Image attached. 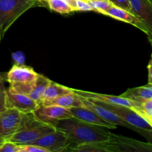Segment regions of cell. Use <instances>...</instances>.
Instances as JSON below:
<instances>
[{
  "label": "cell",
  "mask_w": 152,
  "mask_h": 152,
  "mask_svg": "<svg viewBox=\"0 0 152 152\" xmlns=\"http://www.w3.org/2000/svg\"><path fill=\"white\" fill-rule=\"evenodd\" d=\"M55 127L64 131L68 134L71 142L70 146L104 142L108 140L111 134L106 128L86 123L73 117L59 120Z\"/></svg>",
  "instance_id": "6da1fadb"
},
{
  "label": "cell",
  "mask_w": 152,
  "mask_h": 152,
  "mask_svg": "<svg viewBox=\"0 0 152 152\" xmlns=\"http://www.w3.org/2000/svg\"><path fill=\"white\" fill-rule=\"evenodd\" d=\"M39 4V0H0V42L18 18Z\"/></svg>",
  "instance_id": "7a4b0ae2"
},
{
  "label": "cell",
  "mask_w": 152,
  "mask_h": 152,
  "mask_svg": "<svg viewBox=\"0 0 152 152\" xmlns=\"http://www.w3.org/2000/svg\"><path fill=\"white\" fill-rule=\"evenodd\" d=\"M37 73L27 65H13L6 74V82L9 83L8 89L28 95L35 86Z\"/></svg>",
  "instance_id": "3957f363"
},
{
  "label": "cell",
  "mask_w": 152,
  "mask_h": 152,
  "mask_svg": "<svg viewBox=\"0 0 152 152\" xmlns=\"http://www.w3.org/2000/svg\"><path fill=\"white\" fill-rule=\"evenodd\" d=\"M87 99L91 101L94 103L97 104V105H101V106L110 110L131 126L137 128V129H142V130L152 132V124H151L145 117H142V115H140L139 113H137L132 108L123 106V105L106 103V102L96 100V99H88V98Z\"/></svg>",
  "instance_id": "277c9868"
},
{
  "label": "cell",
  "mask_w": 152,
  "mask_h": 152,
  "mask_svg": "<svg viewBox=\"0 0 152 152\" xmlns=\"http://www.w3.org/2000/svg\"><path fill=\"white\" fill-rule=\"evenodd\" d=\"M80 97H81L83 105L85 107L93 111L94 112L97 114L99 117H101L102 119L106 120L107 122H108V123H111L113 125H115V126H123V127L127 128L129 129H131V130L134 131V132H137V133L140 134V135L143 136L144 137L148 140V142H151V143L152 132L142 130V129H140L136 127H134V126H131L129 123H126V121H124L123 119L120 118L119 116H117V114H114V112L111 111L110 110L107 109V108H104V107L101 106V105H97V104L94 103L88 99L87 98L83 97V96H80Z\"/></svg>",
  "instance_id": "5b68a950"
},
{
  "label": "cell",
  "mask_w": 152,
  "mask_h": 152,
  "mask_svg": "<svg viewBox=\"0 0 152 152\" xmlns=\"http://www.w3.org/2000/svg\"><path fill=\"white\" fill-rule=\"evenodd\" d=\"M110 152H151V142H140L111 133L108 140Z\"/></svg>",
  "instance_id": "8992f818"
},
{
  "label": "cell",
  "mask_w": 152,
  "mask_h": 152,
  "mask_svg": "<svg viewBox=\"0 0 152 152\" xmlns=\"http://www.w3.org/2000/svg\"><path fill=\"white\" fill-rule=\"evenodd\" d=\"M30 144H34L42 147L48 152L65 151L71 145L68 134L64 131L56 128L53 132L42 137L39 139Z\"/></svg>",
  "instance_id": "52a82bcc"
},
{
  "label": "cell",
  "mask_w": 152,
  "mask_h": 152,
  "mask_svg": "<svg viewBox=\"0 0 152 152\" xmlns=\"http://www.w3.org/2000/svg\"><path fill=\"white\" fill-rule=\"evenodd\" d=\"M33 113L39 120L53 126L59 120L73 117L69 108L58 105H39Z\"/></svg>",
  "instance_id": "ba28073f"
},
{
  "label": "cell",
  "mask_w": 152,
  "mask_h": 152,
  "mask_svg": "<svg viewBox=\"0 0 152 152\" xmlns=\"http://www.w3.org/2000/svg\"><path fill=\"white\" fill-rule=\"evenodd\" d=\"M71 90H72V91L74 94H76L79 95L80 96H83V97L96 99V100L102 101V102H106V103L129 107V108H131L134 110V111H136L137 112L139 113L140 115H142L143 117L142 113V109H141V103H140V102L126 99V98L123 97L121 96H113V95L102 94L77 90V89L74 88H71Z\"/></svg>",
  "instance_id": "9c48e42d"
},
{
  "label": "cell",
  "mask_w": 152,
  "mask_h": 152,
  "mask_svg": "<svg viewBox=\"0 0 152 152\" xmlns=\"http://www.w3.org/2000/svg\"><path fill=\"white\" fill-rule=\"evenodd\" d=\"M22 113L16 108H7L0 112V137L8 140L18 131Z\"/></svg>",
  "instance_id": "30bf717a"
},
{
  "label": "cell",
  "mask_w": 152,
  "mask_h": 152,
  "mask_svg": "<svg viewBox=\"0 0 152 152\" xmlns=\"http://www.w3.org/2000/svg\"><path fill=\"white\" fill-rule=\"evenodd\" d=\"M55 129V126L48 124H44L37 127L29 128L16 132L8 140L18 145L30 144L42 137L53 132Z\"/></svg>",
  "instance_id": "8fae6325"
},
{
  "label": "cell",
  "mask_w": 152,
  "mask_h": 152,
  "mask_svg": "<svg viewBox=\"0 0 152 152\" xmlns=\"http://www.w3.org/2000/svg\"><path fill=\"white\" fill-rule=\"evenodd\" d=\"M101 14L105 15V16H110L111 18L117 19V20L122 21V22H126V23L131 24V25H134L138 29L141 30L142 32L148 35V39H149L150 42L151 41V37H152V32L148 30L146 25L140 20L138 17H137L134 14L131 13L130 11L124 10V9L120 8L116 6L111 4V7L106 10L105 11L102 12Z\"/></svg>",
  "instance_id": "7c38bea8"
},
{
  "label": "cell",
  "mask_w": 152,
  "mask_h": 152,
  "mask_svg": "<svg viewBox=\"0 0 152 152\" xmlns=\"http://www.w3.org/2000/svg\"><path fill=\"white\" fill-rule=\"evenodd\" d=\"M38 104L31 99L28 95L16 93L10 89H7L6 108H16L21 113L33 112L38 106Z\"/></svg>",
  "instance_id": "4fadbf2b"
},
{
  "label": "cell",
  "mask_w": 152,
  "mask_h": 152,
  "mask_svg": "<svg viewBox=\"0 0 152 152\" xmlns=\"http://www.w3.org/2000/svg\"><path fill=\"white\" fill-rule=\"evenodd\" d=\"M69 110L73 117H75L86 123L102 126L108 129H115L117 128V126L108 123L106 120L99 117L97 114L85 106L72 107L69 108Z\"/></svg>",
  "instance_id": "5bb4252c"
},
{
  "label": "cell",
  "mask_w": 152,
  "mask_h": 152,
  "mask_svg": "<svg viewBox=\"0 0 152 152\" xmlns=\"http://www.w3.org/2000/svg\"><path fill=\"white\" fill-rule=\"evenodd\" d=\"M131 13L139 18L152 32L151 0H129Z\"/></svg>",
  "instance_id": "9a60e30c"
},
{
  "label": "cell",
  "mask_w": 152,
  "mask_h": 152,
  "mask_svg": "<svg viewBox=\"0 0 152 152\" xmlns=\"http://www.w3.org/2000/svg\"><path fill=\"white\" fill-rule=\"evenodd\" d=\"M39 105H58L66 108H71L72 107L84 106L81 97L79 95L76 94L74 92L68 94H64L59 96L54 99L49 100H42Z\"/></svg>",
  "instance_id": "2e32d148"
},
{
  "label": "cell",
  "mask_w": 152,
  "mask_h": 152,
  "mask_svg": "<svg viewBox=\"0 0 152 152\" xmlns=\"http://www.w3.org/2000/svg\"><path fill=\"white\" fill-rule=\"evenodd\" d=\"M120 96L142 103L147 99H152V85L147 84L140 87L129 88Z\"/></svg>",
  "instance_id": "e0dca14e"
},
{
  "label": "cell",
  "mask_w": 152,
  "mask_h": 152,
  "mask_svg": "<svg viewBox=\"0 0 152 152\" xmlns=\"http://www.w3.org/2000/svg\"><path fill=\"white\" fill-rule=\"evenodd\" d=\"M71 93H73L71 88L66 87V86H62L60 84H58V83L50 80L48 86L43 93L41 102L42 100H49V99H54L58 96H62V95Z\"/></svg>",
  "instance_id": "ac0fdd59"
},
{
  "label": "cell",
  "mask_w": 152,
  "mask_h": 152,
  "mask_svg": "<svg viewBox=\"0 0 152 152\" xmlns=\"http://www.w3.org/2000/svg\"><path fill=\"white\" fill-rule=\"evenodd\" d=\"M50 81V80H49L48 77H45L42 74H37L35 86H34L32 91L28 94V96L31 99H34L38 105H39V103L41 102L42 96L46 88L48 86Z\"/></svg>",
  "instance_id": "d6986e66"
},
{
  "label": "cell",
  "mask_w": 152,
  "mask_h": 152,
  "mask_svg": "<svg viewBox=\"0 0 152 152\" xmlns=\"http://www.w3.org/2000/svg\"><path fill=\"white\" fill-rule=\"evenodd\" d=\"M41 4H46L53 11L61 14H68L74 12L68 0H39Z\"/></svg>",
  "instance_id": "ffe728a7"
},
{
  "label": "cell",
  "mask_w": 152,
  "mask_h": 152,
  "mask_svg": "<svg viewBox=\"0 0 152 152\" xmlns=\"http://www.w3.org/2000/svg\"><path fill=\"white\" fill-rule=\"evenodd\" d=\"M91 10L99 13L108 10L111 6V3L108 0H86Z\"/></svg>",
  "instance_id": "44dd1931"
},
{
  "label": "cell",
  "mask_w": 152,
  "mask_h": 152,
  "mask_svg": "<svg viewBox=\"0 0 152 152\" xmlns=\"http://www.w3.org/2000/svg\"><path fill=\"white\" fill-rule=\"evenodd\" d=\"M6 74L0 73V112L7 109L6 108V96L7 88L5 87Z\"/></svg>",
  "instance_id": "7402d4cb"
},
{
  "label": "cell",
  "mask_w": 152,
  "mask_h": 152,
  "mask_svg": "<svg viewBox=\"0 0 152 152\" xmlns=\"http://www.w3.org/2000/svg\"><path fill=\"white\" fill-rule=\"evenodd\" d=\"M74 11H91V7L86 0H68Z\"/></svg>",
  "instance_id": "603a6c76"
},
{
  "label": "cell",
  "mask_w": 152,
  "mask_h": 152,
  "mask_svg": "<svg viewBox=\"0 0 152 152\" xmlns=\"http://www.w3.org/2000/svg\"><path fill=\"white\" fill-rule=\"evenodd\" d=\"M141 109L143 117L152 124V99L142 102L141 103Z\"/></svg>",
  "instance_id": "cb8c5ba5"
},
{
  "label": "cell",
  "mask_w": 152,
  "mask_h": 152,
  "mask_svg": "<svg viewBox=\"0 0 152 152\" xmlns=\"http://www.w3.org/2000/svg\"><path fill=\"white\" fill-rule=\"evenodd\" d=\"M21 145L6 140L0 145V152H21Z\"/></svg>",
  "instance_id": "d4e9b609"
},
{
  "label": "cell",
  "mask_w": 152,
  "mask_h": 152,
  "mask_svg": "<svg viewBox=\"0 0 152 152\" xmlns=\"http://www.w3.org/2000/svg\"><path fill=\"white\" fill-rule=\"evenodd\" d=\"M21 152H48L45 148L34 144H25L21 145Z\"/></svg>",
  "instance_id": "484cf974"
},
{
  "label": "cell",
  "mask_w": 152,
  "mask_h": 152,
  "mask_svg": "<svg viewBox=\"0 0 152 152\" xmlns=\"http://www.w3.org/2000/svg\"><path fill=\"white\" fill-rule=\"evenodd\" d=\"M12 58H13L14 65H25V53L22 51H16L12 53Z\"/></svg>",
  "instance_id": "4316f807"
},
{
  "label": "cell",
  "mask_w": 152,
  "mask_h": 152,
  "mask_svg": "<svg viewBox=\"0 0 152 152\" xmlns=\"http://www.w3.org/2000/svg\"><path fill=\"white\" fill-rule=\"evenodd\" d=\"M108 1L111 3V4L116 6V7L131 12L129 0H108Z\"/></svg>",
  "instance_id": "83f0119b"
},
{
  "label": "cell",
  "mask_w": 152,
  "mask_h": 152,
  "mask_svg": "<svg viewBox=\"0 0 152 152\" xmlns=\"http://www.w3.org/2000/svg\"><path fill=\"white\" fill-rule=\"evenodd\" d=\"M152 60L151 59H150L149 62H148V65L147 66V68H148V84H151L152 85Z\"/></svg>",
  "instance_id": "f1b7e54d"
},
{
  "label": "cell",
  "mask_w": 152,
  "mask_h": 152,
  "mask_svg": "<svg viewBox=\"0 0 152 152\" xmlns=\"http://www.w3.org/2000/svg\"><path fill=\"white\" fill-rule=\"evenodd\" d=\"M4 142V140H3L2 138H1V137H0V145H1V144H2L3 142Z\"/></svg>",
  "instance_id": "f546056e"
}]
</instances>
